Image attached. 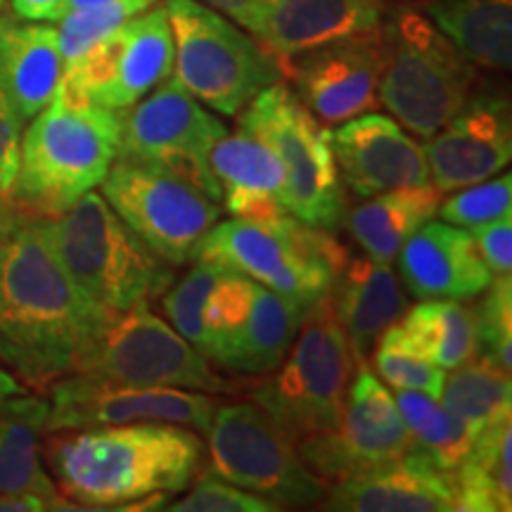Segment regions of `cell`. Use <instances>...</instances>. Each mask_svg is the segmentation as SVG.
I'll list each match as a JSON object with an SVG mask.
<instances>
[{"label": "cell", "mask_w": 512, "mask_h": 512, "mask_svg": "<svg viewBox=\"0 0 512 512\" xmlns=\"http://www.w3.org/2000/svg\"><path fill=\"white\" fill-rule=\"evenodd\" d=\"M105 318L64 271L50 219L24 216L0 264V366L24 389L48 392L79 373Z\"/></svg>", "instance_id": "cell-1"}, {"label": "cell", "mask_w": 512, "mask_h": 512, "mask_svg": "<svg viewBox=\"0 0 512 512\" xmlns=\"http://www.w3.org/2000/svg\"><path fill=\"white\" fill-rule=\"evenodd\" d=\"M57 491L76 508H126L181 494L200 472L204 444L169 422L60 430L41 444Z\"/></svg>", "instance_id": "cell-2"}, {"label": "cell", "mask_w": 512, "mask_h": 512, "mask_svg": "<svg viewBox=\"0 0 512 512\" xmlns=\"http://www.w3.org/2000/svg\"><path fill=\"white\" fill-rule=\"evenodd\" d=\"M119 138L121 112L57 91L24 131L10 202L24 216L55 219L102 183Z\"/></svg>", "instance_id": "cell-3"}, {"label": "cell", "mask_w": 512, "mask_h": 512, "mask_svg": "<svg viewBox=\"0 0 512 512\" xmlns=\"http://www.w3.org/2000/svg\"><path fill=\"white\" fill-rule=\"evenodd\" d=\"M50 235L76 290L102 316L152 304L174 283L176 266L152 252L95 190L50 219Z\"/></svg>", "instance_id": "cell-4"}, {"label": "cell", "mask_w": 512, "mask_h": 512, "mask_svg": "<svg viewBox=\"0 0 512 512\" xmlns=\"http://www.w3.org/2000/svg\"><path fill=\"white\" fill-rule=\"evenodd\" d=\"M380 105L418 138H430L475 93L477 67L418 8L382 22Z\"/></svg>", "instance_id": "cell-5"}, {"label": "cell", "mask_w": 512, "mask_h": 512, "mask_svg": "<svg viewBox=\"0 0 512 512\" xmlns=\"http://www.w3.org/2000/svg\"><path fill=\"white\" fill-rule=\"evenodd\" d=\"M354 368L349 339L339 325L330 294H325L306 313L280 366L252 389V401L299 444L337 430Z\"/></svg>", "instance_id": "cell-6"}, {"label": "cell", "mask_w": 512, "mask_h": 512, "mask_svg": "<svg viewBox=\"0 0 512 512\" xmlns=\"http://www.w3.org/2000/svg\"><path fill=\"white\" fill-rule=\"evenodd\" d=\"M174 34V74L223 117H238L264 88L285 81V62L259 38L200 0H164Z\"/></svg>", "instance_id": "cell-7"}, {"label": "cell", "mask_w": 512, "mask_h": 512, "mask_svg": "<svg viewBox=\"0 0 512 512\" xmlns=\"http://www.w3.org/2000/svg\"><path fill=\"white\" fill-rule=\"evenodd\" d=\"M195 259L216 261L283 297L313 306L330 294L349 254L328 230L287 214L264 221H216Z\"/></svg>", "instance_id": "cell-8"}, {"label": "cell", "mask_w": 512, "mask_h": 512, "mask_svg": "<svg viewBox=\"0 0 512 512\" xmlns=\"http://www.w3.org/2000/svg\"><path fill=\"white\" fill-rule=\"evenodd\" d=\"M238 128L259 138L280 159L294 219L323 230L342 226L347 202L332 152V131L306 110L285 81L256 95L238 114Z\"/></svg>", "instance_id": "cell-9"}, {"label": "cell", "mask_w": 512, "mask_h": 512, "mask_svg": "<svg viewBox=\"0 0 512 512\" xmlns=\"http://www.w3.org/2000/svg\"><path fill=\"white\" fill-rule=\"evenodd\" d=\"M209 470L226 482L266 498L275 508H311L328 494L297 444L259 403H219L207 430Z\"/></svg>", "instance_id": "cell-10"}, {"label": "cell", "mask_w": 512, "mask_h": 512, "mask_svg": "<svg viewBox=\"0 0 512 512\" xmlns=\"http://www.w3.org/2000/svg\"><path fill=\"white\" fill-rule=\"evenodd\" d=\"M79 373L131 387H169L204 394L235 389L147 302L102 320Z\"/></svg>", "instance_id": "cell-11"}, {"label": "cell", "mask_w": 512, "mask_h": 512, "mask_svg": "<svg viewBox=\"0 0 512 512\" xmlns=\"http://www.w3.org/2000/svg\"><path fill=\"white\" fill-rule=\"evenodd\" d=\"M226 136L228 126L219 114L204 107L171 74L143 100L121 110L117 157L169 171L219 202L221 190L209 159L216 143Z\"/></svg>", "instance_id": "cell-12"}, {"label": "cell", "mask_w": 512, "mask_h": 512, "mask_svg": "<svg viewBox=\"0 0 512 512\" xmlns=\"http://www.w3.org/2000/svg\"><path fill=\"white\" fill-rule=\"evenodd\" d=\"M100 195L166 264L195 259L221 209L195 185L152 164L117 157L100 183Z\"/></svg>", "instance_id": "cell-13"}, {"label": "cell", "mask_w": 512, "mask_h": 512, "mask_svg": "<svg viewBox=\"0 0 512 512\" xmlns=\"http://www.w3.org/2000/svg\"><path fill=\"white\" fill-rule=\"evenodd\" d=\"M174 74V34L164 5H152L64 67L57 91L105 110L136 105Z\"/></svg>", "instance_id": "cell-14"}, {"label": "cell", "mask_w": 512, "mask_h": 512, "mask_svg": "<svg viewBox=\"0 0 512 512\" xmlns=\"http://www.w3.org/2000/svg\"><path fill=\"white\" fill-rule=\"evenodd\" d=\"M50 413L46 432L91 427L169 422L207 434L216 399L204 392L169 387H131L74 373L48 387Z\"/></svg>", "instance_id": "cell-15"}, {"label": "cell", "mask_w": 512, "mask_h": 512, "mask_svg": "<svg viewBox=\"0 0 512 512\" xmlns=\"http://www.w3.org/2000/svg\"><path fill=\"white\" fill-rule=\"evenodd\" d=\"M351 380L337 430L297 444L304 463L328 484L399 458L413 448V437L394 396L377 380L366 358L356 361Z\"/></svg>", "instance_id": "cell-16"}, {"label": "cell", "mask_w": 512, "mask_h": 512, "mask_svg": "<svg viewBox=\"0 0 512 512\" xmlns=\"http://www.w3.org/2000/svg\"><path fill=\"white\" fill-rule=\"evenodd\" d=\"M380 29L330 41L285 62V81L325 126H339L380 107Z\"/></svg>", "instance_id": "cell-17"}, {"label": "cell", "mask_w": 512, "mask_h": 512, "mask_svg": "<svg viewBox=\"0 0 512 512\" xmlns=\"http://www.w3.org/2000/svg\"><path fill=\"white\" fill-rule=\"evenodd\" d=\"M430 183L453 192L501 174L512 157L510 102L498 93H472L425 147Z\"/></svg>", "instance_id": "cell-18"}, {"label": "cell", "mask_w": 512, "mask_h": 512, "mask_svg": "<svg viewBox=\"0 0 512 512\" xmlns=\"http://www.w3.org/2000/svg\"><path fill=\"white\" fill-rule=\"evenodd\" d=\"M337 171L358 197L430 183L425 147L394 117L358 114L332 133Z\"/></svg>", "instance_id": "cell-19"}, {"label": "cell", "mask_w": 512, "mask_h": 512, "mask_svg": "<svg viewBox=\"0 0 512 512\" xmlns=\"http://www.w3.org/2000/svg\"><path fill=\"white\" fill-rule=\"evenodd\" d=\"M335 512H453V472L411 448L387 463L366 467L328 486L318 503Z\"/></svg>", "instance_id": "cell-20"}, {"label": "cell", "mask_w": 512, "mask_h": 512, "mask_svg": "<svg viewBox=\"0 0 512 512\" xmlns=\"http://www.w3.org/2000/svg\"><path fill=\"white\" fill-rule=\"evenodd\" d=\"M396 259L415 299H472L494 280L470 230L446 221H427Z\"/></svg>", "instance_id": "cell-21"}, {"label": "cell", "mask_w": 512, "mask_h": 512, "mask_svg": "<svg viewBox=\"0 0 512 512\" xmlns=\"http://www.w3.org/2000/svg\"><path fill=\"white\" fill-rule=\"evenodd\" d=\"M387 12V0H268L256 38L287 62L330 41L377 31Z\"/></svg>", "instance_id": "cell-22"}, {"label": "cell", "mask_w": 512, "mask_h": 512, "mask_svg": "<svg viewBox=\"0 0 512 512\" xmlns=\"http://www.w3.org/2000/svg\"><path fill=\"white\" fill-rule=\"evenodd\" d=\"M309 311V304L283 297L256 283L245 313L211 347L207 361L235 375L256 377L273 373L290 351Z\"/></svg>", "instance_id": "cell-23"}, {"label": "cell", "mask_w": 512, "mask_h": 512, "mask_svg": "<svg viewBox=\"0 0 512 512\" xmlns=\"http://www.w3.org/2000/svg\"><path fill=\"white\" fill-rule=\"evenodd\" d=\"M209 164L233 219L264 221L290 214L283 164L259 138L240 128L233 136L228 133L211 150Z\"/></svg>", "instance_id": "cell-24"}, {"label": "cell", "mask_w": 512, "mask_h": 512, "mask_svg": "<svg viewBox=\"0 0 512 512\" xmlns=\"http://www.w3.org/2000/svg\"><path fill=\"white\" fill-rule=\"evenodd\" d=\"M64 74L57 29L0 15V81L22 124H29L55 98Z\"/></svg>", "instance_id": "cell-25"}, {"label": "cell", "mask_w": 512, "mask_h": 512, "mask_svg": "<svg viewBox=\"0 0 512 512\" xmlns=\"http://www.w3.org/2000/svg\"><path fill=\"white\" fill-rule=\"evenodd\" d=\"M330 299L356 361H368L377 337L408 311L399 278L389 264L370 256L347 261L332 285Z\"/></svg>", "instance_id": "cell-26"}, {"label": "cell", "mask_w": 512, "mask_h": 512, "mask_svg": "<svg viewBox=\"0 0 512 512\" xmlns=\"http://www.w3.org/2000/svg\"><path fill=\"white\" fill-rule=\"evenodd\" d=\"M48 413L50 403L43 396L22 392L0 399V494L36 496L50 510L74 508L43 470L41 444Z\"/></svg>", "instance_id": "cell-27"}, {"label": "cell", "mask_w": 512, "mask_h": 512, "mask_svg": "<svg viewBox=\"0 0 512 512\" xmlns=\"http://www.w3.org/2000/svg\"><path fill=\"white\" fill-rule=\"evenodd\" d=\"M444 192L432 183L396 188L368 197L349 214V230L370 259L394 261L401 247L437 216Z\"/></svg>", "instance_id": "cell-28"}, {"label": "cell", "mask_w": 512, "mask_h": 512, "mask_svg": "<svg viewBox=\"0 0 512 512\" xmlns=\"http://www.w3.org/2000/svg\"><path fill=\"white\" fill-rule=\"evenodd\" d=\"M420 10L475 67L510 69L512 0H425Z\"/></svg>", "instance_id": "cell-29"}, {"label": "cell", "mask_w": 512, "mask_h": 512, "mask_svg": "<svg viewBox=\"0 0 512 512\" xmlns=\"http://www.w3.org/2000/svg\"><path fill=\"white\" fill-rule=\"evenodd\" d=\"M456 510H512V415L491 422L472 437L470 451L453 470Z\"/></svg>", "instance_id": "cell-30"}, {"label": "cell", "mask_w": 512, "mask_h": 512, "mask_svg": "<svg viewBox=\"0 0 512 512\" xmlns=\"http://www.w3.org/2000/svg\"><path fill=\"white\" fill-rule=\"evenodd\" d=\"M399 325L422 356L441 370L475 358V316L458 299H422L399 318Z\"/></svg>", "instance_id": "cell-31"}, {"label": "cell", "mask_w": 512, "mask_h": 512, "mask_svg": "<svg viewBox=\"0 0 512 512\" xmlns=\"http://www.w3.org/2000/svg\"><path fill=\"white\" fill-rule=\"evenodd\" d=\"M441 401L475 437L491 422L512 415L510 373H503L482 358H470L446 377Z\"/></svg>", "instance_id": "cell-32"}, {"label": "cell", "mask_w": 512, "mask_h": 512, "mask_svg": "<svg viewBox=\"0 0 512 512\" xmlns=\"http://www.w3.org/2000/svg\"><path fill=\"white\" fill-rule=\"evenodd\" d=\"M394 401L411 432L415 451L430 458L441 470H456L472 444V434L463 422L448 408L439 406L437 399L413 389H396Z\"/></svg>", "instance_id": "cell-33"}, {"label": "cell", "mask_w": 512, "mask_h": 512, "mask_svg": "<svg viewBox=\"0 0 512 512\" xmlns=\"http://www.w3.org/2000/svg\"><path fill=\"white\" fill-rule=\"evenodd\" d=\"M373 349L377 373L394 389H413V392H422L437 401L441 399L446 373L413 347L399 320L377 337Z\"/></svg>", "instance_id": "cell-34"}, {"label": "cell", "mask_w": 512, "mask_h": 512, "mask_svg": "<svg viewBox=\"0 0 512 512\" xmlns=\"http://www.w3.org/2000/svg\"><path fill=\"white\" fill-rule=\"evenodd\" d=\"M152 5H157V0H114V3L95 5V8L64 12L57 27L64 67L79 60L83 53L98 46L102 38H107L114 29Z\"/></svg>", "instance_id": "cell-35"}, {"label": "cell", "mask_w": 512, "mask_h": 512, "mask_svg": "<svg viewBox=\"0 0 512 512\" xmlns=\"http://www.w3.org/2000/svg\"><path fill=\"white\" fill-rule=\"evenodd\" d=\"M475 316V358L503 373L512 370V278L496 275L472 309Z\"/></svg>", "instance_id": "cell-36"}, {"label": "cell", "mask_w": 512, "mask_h": 512, "mask_svg": "<svg viewBox=\"0 0 512 512\" xmlns=\"http://www.w3.org/2000/svg\"><path fill=\"white\" fill-rule=\"evenodd\" d=\"M512 211V176H491L482 183L465 185L460 192L441 200L437 214L451 226H482Z\"/></svg>", "instance_id": "cell-37"}, {"label": "cell", "mask_w": 512, "mask_h": 512, "mask_svg": "<svg viewBox=\"0 0 512 512\" xmlns=\"http://www.w3.org/2000/svg\"><path fill=\"white\" fill-rule=\"evenodd\" d=\"M171 512H273L278 510L266 498L226 482L216 472L204 470L188 496L174 505H164Z\"/></svg>", "instance_id": "cell-38"}, {"label": "cell", "mask_w": 512, "mask_h": 512, "mask_svg": "<svg viewBox=\"0 0 512 512\" xmlns=\"http://www.w3.org/2000/svg\"><path fill=\"white\" fill-rule=\"evenodd\" d=\"M22 119L0 81V204L10 202L19 171V145H22Z\"/></svg>", "instance_id": "cell-39"}, {"label": "cell", "mask_w": 512, "mask_h": 512, "mask_svg": "<svg viewBox=\"0 0 512 512\" xmlns=\"http://www.w3.org/2000/svg\"><path fill=\"white\" fill-rule=\"evenodd\" d=\"M472 240L482 254L484 264L496 275H510L512 271V216H501L482 226L470 228Z\"/></svg>", "instance_id": "cell-40"}, {"label": "cell", "mask_w": 512, "mask_h": 512, "mask_svg": "<svg viewBox=\"0 0 512 512\" xmlns=\"http://www.w3.org/2000/svg\"><path fill=\"white\" fill-rule=\"evenodd\" d=\"M200 3L221 12L230 22H235L238 27L247 29L249 34L256 36L261 29V22H264L268 0H200Z\"/></svg>", "instance_id": "cell-41"}, {"label": "cell", "mask_w": 512, "mask_h": 512, "mask_svg": "<svg viewBox=\"0 0 512 512\" xmlns=\"http://www.w3.org/2000/svg\"><path fill=\"white\" fill-rule=\"evenodd\" d=\"M12 12L31 22H60L67 0H10Z\"/></svg>", "instance_id": "cell-42"}, {"label": "cell", "mask_w": 512, "mask_h": 512, "mask_svg": "<svg viewBox=\"0 0 512 512\" xmlns=\"http://www.w3.org/2000/svg\"><path fill=\"white\" fill-rule=\"evenodd\" d=\"M24 221V214L19 211L12 202H3L0 204V264H3L5 249H8L12 235L19 223Z\"/></svg>", "instance_id": "cell-43"}, {"label": "cell", "mask_w": 512, "mask_h": 512, "mask_svg": "<svg viewBox=\"0 0 512 512\" xmlns=\"http://www.w3.org/2000/svg\"><path fill=\"white\" fill-rule=\"evenodd\" d=\"M0 510L5 512H41V510H50V505L46 501L36 496H10V494H0Z\"/></svg>", "instance_id": "cell-44"}, {"label": "cell", "mask_w": 512, "mask_h": 512, "mask_svg": "<svg viewBox=\"0 0 512 512\" xmlns=\"http://www.w3.org/2000/svg\"><path fill=\"white\" fill-rule=\"evenodd\" d=\"M22 392H24L22 384H19L8 370L0 366V399H5V396H12V394H22Z\"/></svg>", "instance_id": "cell-45"}, {"label": "cell", "mask_w": 512, "mask_h": 512, "mask_svg": "<svg viewBox=\"0 0 512 512\" xmlns=\"http://www.w3.org/2000/svg\"><path fill=\"white\" fill-rule=\"evenodd\" d=\"M107 3H114V0H67V3H64V12L86 10V8H95V5H107Z\"/></svg>", "instance_id": "cell-46"}, {"label": "cell", "mask_w": 512, "mask_h": 512, "mask_svg": "<svg viewBox=\"0 0 512 512\" xmlns=\"http://www.w3.org/2000/svg\"><path fill=\"white\" fill-rule=\"evenodd\" d=\"M3 5H5V0H0V8H3Z\"/></svg>", "instance_id": "cell-47"}]
</instances>
